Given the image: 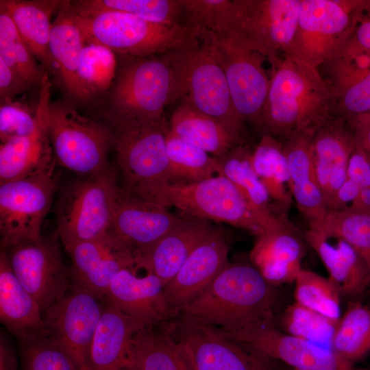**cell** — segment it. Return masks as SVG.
Segmentation results:
<instances>
[{
  "label": "cell",
  "instance_id": "obj_1",
  "mask_svg": "<svg viewBox=\"0 0 370 370\" xmlns=\"http://www.w3.org/2000/svg\"><path fill=\"white\" fill-rule=\"evenodd\" d=\"M335 98L317 68L284 57L273 70L262 112V136L282 143L333 117Z\"/></svg>",
  "mask_w": 370,
  "mask_h": 370
},
{
  "label": "cell",
  "instance_id": "obj_2",
  "mask_svg": "<svg viewBox=\"0 0 370 370\" xmlns=\"http://www.w3.org/2000/svg\"><path fill=\"white\" fill-rule=\"evenodd\" d=\"M254 266L228 264L177 312V319L225 332L273 320L275 295Z\"/></svg>",
  "mask_w": 370,
  "mask_h": 370
},
{
  "label": "cell",
  "instance_id": "obj_3",
  "mask_svg": "<svg viewBox=\"0 0 370 370\" xmlns=\"http://www.w3.org/2000/svg\"><path fill=\"white\" fill-rule=\"evenodd\" d=\"M144 201L175 207L190 217L230 224L256 237L293 225L288 219L258 212L236 186L220 174L190 184L164 183Z\"/></svg>",
  "mask_w": 370,
  "mask_h": 370
},
{
  "label": "cell",
  "instance_id": "obj_4",
  "mask_svg": "<svg viewBox=\"0 0 370 370\" xmlns=\"http://www.w3.org/2000/svg\"><path fill=\"white\" fill-rule=\"evenodd\" d=\"M71 10L85 43L102 45L117 55L143 58L164 54L196 42L202 32L184 24L151 23L120 11L77 13Z\"/></svg>",
  "mask_w": 370,
  "mask_h": 370
},
{
  "label": "cell",
  "instance_id": "obj_5",
  "mask_svg": "<svg viewBox=\"0 0 370 370\" xmlns=\"http://www.w3.org/2000/svg\"><path fill=\"white\" fill-rule=\"evenodd\" d=\"M118 56L105 119H163L164 108L177 100L175 72L169 52L143 58Z\"/></svg>",
  "mask_w": 370,
  "mask_h": 370
},
{
  "label": "cell",
  "instance_id": "obj_6",
  "mask_svg": "<svg viewBox=\"0 0 370 370\" xmlns=\"http://www.w3.org/2000/svg\"><path fill=\"white\" fill-rule=\"evenodd\" d=\"M106 121L113 131V147L123 181L121 188L143 201L155 188L169 182L167 123L164 118Z\"/></svg>",
  "mask_w": 370,
  "mask_h": 370
},
{
  "label": "cell",
  "instance_id": "obj_7",
  "mask_svg": "<svg viewBox=\"0 0 370 370\" xmlns=\"http://www.w3.org/2000/svg\"><path fill=\"white\" fill-rule=\"evenodd\" d=\"M169 53L177 100L217 120L244 140L245 123L235 110L224 71L201 35L196 42Z\"/></svg>",
  "mask_w": 370,
  "mask_h": 370
},
{
  "label": "cell",
  "instance_id": "obj_8",
  "mask_svg": "<svg viewBox=\"0 0 370 370\" xmlns=\"http://www.w3.org/2000/svg\"><path fill=\"white\" fill-rule=\"evenodd\" d=\"M370 1L300 0L298 25L284 57L318 68L341 55Z\"/></svg>",
  "mask_w": 370,
  "mask_h": 370
},
{
  "label": "cell",
  "instance_id": "obj_9",
  "mask_svg": "<svg viewBox=\"0 0 370 370\" xmlns=\"http://www.w3.org/2000/svg\"><path fill=\"white\" fill-rule=\"evenodd\" d=\"M116 169L72 181L62 190L56 206L57 236L64 247L94 239L110 228L121 186Z\"/></svg>",
  "mask_w": 370,
  "mask_h": 370
},
{
  "label": "cell",
  "instance_id": "obj_10",
  "mask_svg": "<svg viewBox=\"0 0 370 370\" xmlns=\"http://www.w3.org/2000/svg\"><path fill=\"white\" fill-rule=\"evenodd\" d=\"M47 132L56 163L82 177L110 166L114 134L108 124L80 114L72 102H49Z\"/></svg>",
  "mask_w": 370,
  "mask_h": 370
},
{
  "label": "cell",
  "instance_id": "obj_11",
  "mask_svg": "<svg viewBox=\"0 0 370 370\" xmlns=\"http://www.w3.org/2000/svg\"><path fill=\"white\" fill-rule=\"evenodd\" d=\"M201 37L224 71L238 116L262 134V112L271 82L263 67L267 58L231 32L202 30Z\"/></svg>",
  "mask_w": 370,
  "mask_h": 370
},
{
  "label": "cell",
  "instance_id": "obj_12",
  "mask_svg": "<svg viewBox=\"0 0 370 370\" xmlns=\"http://www.w3.org/2000/svg\"><path fill=\"white\" fill-rule=\"evenodd\" d=\"M189 370H272L271 358L217 328L177 319L166 324Z\"/></svg>",
  "mask_w": 370,
  "mask_h": 370
},
{
  "label": "cell",
  "instance_id": "obj_13",
  "mask_svg": "<svg viewBox=\"0 0 370 370\" xmlns=\"http://www.w3.org/2000/svg\"><path fill=\"white\" fill-rule=\"evenodd\" d=\"M56 181L53 171L0 184L1 249L41 237Z\"/></svg>",
  "mask_w": 370,
  "mask_h": 370
},
{
  "label": "cell",
  "instance_id": "obj_14",
  "mask_svg": "<svg viewBox=\"0 0 370 370\" xmlns=\"http://www.w3.org/2000/svg\"><path fill=\"white\" fill-rule=\"evenodd\" d=\"M300 0H238V19L233 31L263 55L274 70L295 38Z\"/></svg>",
  "mask_w": 370,
  "mask_h": 370
},
{
  "label": "cell",
  "instance_id": "obj_15",
  "mask_svg": "<svg viewBox=\"0 0 370 370\" xmlns=\"http://www.w3.org/2000/svg\"><path fill=\"white\" fill-rule=\"evenodd\" d=\"M5 251L14 273L38 302L44 316L65 295L71 284L70 270L64 264L58 241L41 236Z\"/></svg>",
  "mask_w": 370,
  "mask_h": 370
},
{
  "label": "cell",
  "instance_id": "obj_16",
  "mask_svg": "<svg viewBox=\"0 0 370 370\" xmlns=\"http://www.w3.org/2000/svg\"><path fill=\"white\" fill-rule=\"evenodd\" d=\"M104 301V299L71 282L65 295L44 314L49 336L66 351L79 370H86Z\"/></svg>",
  "mask_w": 370,
  "mask_h": 370
},
{
  "label": "cell",
  "instance_id": "obj_17",
  "mask_svg": "<svg viewBox=\"0 0 370 370\" xmlns=\"http://www.w3.org/2000/svg\"><path fill=\"white\" fill-rule=\"evenodd\" d=\"M221 332L295 370H364L355 369L352 362L332 349L280 330L275 327L273 320L256 323L234 332Z\"/></svg>",
  "mask_w": 370,
  "mask_h": 370
},
{
  "label": "cell",
  "instance_id": "obj_18",
  "mask_svg": "<svg viewBox=\"0 0 370 370\" xmlns=\"http://www.w3.org/2000/svg\"><path fill=\"white\" fill-rule=\"evenodd\" d=\"M64 249L71 260V282L102 299L119 271L137 269L132 250L110 231Z\"/></svg>",
  "mask_w": 370,
  "mask_h": 370
},
{
  "label": "cell",
  "instance_id": "obj_19",
  "mask_svg": "<svg viewBox=\"0 0 370 370\" xmlns=\"http://www.w3.org/2000/svg\"><path fill=\"white\" fill-rule=\"evenodd\" d=\"M51 86L47 73L40 84L39 122L34 132L1 143L0 184L54 171L56 162L47 126Z\"/></svg>",
  "mask_w": 370,
  "mask_h": 370
},
{
  "label": "cell",
  "instance_id": "obj_20",
  "mask_svg": "<svg viewBox=\"0 0 370 370\" xmlns=\"http://www.w3.org/2000/svg\"><path fill=\"white\" fill-rule=\"evenodd\" d=\"M184 219L169 212L166 208L132 197L121 188L109 231L132 250L136 258Z\"/></svg>",
  "mask_w": 370,
  "mask_h": 370
},
{
  "label": "cell",
  "instance_id": "obj_21",
  "mask_svg": "<svg viewBox=\"0 0 370 370\" xmlns=\"http://www.w3.org/2000/svg\"><path fill=\"white\" fill-rule=\"evenodd\" d=\"M135 269H124L112 280L104 299L141 327L169 323L175 316L169 305L164 285L149 273L139 277Z\"/></svg>",
  "mask_w": 370,
  "mask_h": 370
},
{
  "label": "cell",
  "instance_id": "obj_22",
  "mask_svg": "<svg viewBox=\"0 0 370 370\" xmlns=\"http://www.w3.org/2000/svg\"><path fill=\"white\" fill-rule=\"evenodd\" d=\"M229 245L223 230H214L194 249L175 277L164 286L175 316L202 292L229 264Z\"/></svg>",
  "mask_w": 370,
  "mask_h": 370
},
{
  "label": "cell",
  "instance_id": "obj_23",
  "mask_svg": "<svg viewBox=\"0 0 370 370\" xmlns=\"http://www.w3.org/2000/svg\"><path fill=\"white\" fill-rule=\"evenodd\" d=\"M354 141L349 120L334 116L312 133L311 151L315 175L328 204L347 179Z\"/></svg>",
  "mask_w": 370,
  "mask_h": 370
},
{
  "label": "cell",
  "instance_id": "obj_24",
  "mask_svg": "<svg viewBox=\"0 0 370 370\" xmlns=\"http://www.w3.org/2000/svg\"><path fill=\"white\" fill-rule=\"evenodd\" d=\"M214 227L210 221L184 217L148 251L135 258L136 268L155 275L165 286Z\"/></svg>",
  "mask_w": 370,
  "mask_h": 370
},
{
  "label": "cell",
  "instance_id": "obj_25",
  "mask_svg": "<svg viewBox=\"0 0 370 370\" xmlns=\"http://www.w3.org/2000/svg\"><path fill=\"white\" fill-rule=\"evenodd\" d=\"M0 319L19 342L49 335L39 304L16 277L3 249L0 252Z\"/></svg>",
  "mask_w": 370,
  "mask_h": 370
},
{
  "label": "cell",
  "instance_id": "obj_26",
  "mask_svg": "<svg viewBox=\"0 0 370 370\" xmlns=\"http://www.w3.org/2000/svg\"><path fill=\"white\" fill-rule=\"evenodd\" d=\"M143 328L105 301L90 345L86 370L129 368L132 338Z\"/></svg>",
  "mask_w": 370,
  "mask_h": 370
},
{
  "label": "cell",
  "instance_id": "obj_27",
  "mask_svg": "<svg viewBox=\"0 0 370 370\" xmlns=\"http://www.w3.org/2000/svg\"><path fill=\"white\" fill-rule=\"evenodd\" d=\"M70 1H64L51 23L49 51L53 75L69 101L84 102L77 78L79 57L85 45L73 18Z\"/></svg>",
  "mask_w": 370,
  "mask_h": 370
},
{
  "label": "cell",
  "instance_id": "obj_28",
  "mask_svg": "<svg viewBox=\"0 0 370 370\" xmlns=\"http://www.w3.org/2000/svg\"><path fill=\"white\" fill-rule=\"evenodd\" d=\"M303 244L294 226L258 236L250 258L264 280L271 285L295 282L302 269Z\"/></svg>",
  "mask_w": 370,
  "mask_h": 370
},
{
  "label": "cell",
  "instance_id": "obj_29",
  "mask_svg": "<svg viewBox=\"0 0 370 370\" xmlns=\"http://www.w3.org/2000/svg\"><path fill=\"white\" fill-rule=\"evenodd\" d=\"M305 237L316 251L326 269L329 279L340 293H362L370 284V273L354 249L344 240L308 228Z\"/></svg>",
  "mask_w": 370,
  "mask_h": 370
},
{
  "label": "cell",
  "instance_id": "obj_30",
  "mask_svg": "<svg viewBox=\"0 0 370 370\" xmlns=\"http://www.w3.org/2000/svg\"><path fill=\"white\" fill-rule=\"evenodd\" d=\"M64 1L1 0L0 8L10 16L35 58L47 72L53 74V62L49 51L52 14Z\"/></svg>",
  "mask_w": 370,
  "mask_h": 370
},
{
  "label": "cell",
  "instance_id": "obj_31",
  "mask_svg": "<svg viewBox=\"0 0 370 370\" xmlns=\"http://www.w3.org/2000/svg\"><path fill=\"white\" fill-rule=\"evenodd\" d=\"M169 127L180 138L215 157L244 144L217 120L185 103L174 110Z\"/></svg>",
  "mask_w": 370,
  "mask_h": 370
},
{
  "label": "cell",
  "instance_id": "obj_32",
  "mask_svg": "<svg viewBox=\"0 0 370 370\" xmlns=\"http://www.w3.org/2000/svg\"><path fill=\"white\" fill-rule=\"evenodd\" d=\"M251 151L242 144L217 157L218 174L232 182L251 206L260 214L269 218H287L284 210L271 204L272 200L266 188L253 168Z\"/></svg>",
  "mask_w": 370,
  "mask_h": 370
},
{
  "label": "cell",
  "instance_id": "obj_33",
  "mask_svg": "<svg viewBox=\"0 0 370 370\" xmlns=\"http://www.w3.org/2000/svg\"><path fill=\"white\" fill-rule=\"evenodd\" d=\"M129 368L189 370L166 323L137 331L131 341Z\"/></svg>",
  "mask_w": 370,
  "mask_h": 370
},
{
  "label": "cell",
  "instance_id": "obj_34",
  "mask_svg": "<svg viewBox=\"0 0 370 370\" xmlns=\"http://www.w3.org/2000/svg\"><path fill=\"white\" fill-rule=\"evenodd\" d=\"M251 160L272 201L286 211L293 200L282 143L270 135H262L251 151Z\"/></svg>",
  "mask_w": 370,
  "mask_h": 370
},
{
  "label": "cell",
  "instance_id": "obj_35",
  "mask_svg": "<svg viewBox=\"0 0 370 370\" xmlns=\"http://www.w3.org/2000/svg\"><path fill=\"white\" fill-rule=\"evenodd\" d=\"M169 183L190 184L218 174V160L205 151L180 138L167 130Z\"/></svg>",
  "mask_w": 370,
  "mask_h": 370
},
{
  "label": "cell",
  "instance_id": "obj_36",
  "mask_svg": "<svg viewBox=\"0 0 370 370\" xmlns=\"http://www.w3.org/2000/svg\"><path fill=\"white\" fill-rule=\"evenodd\" d=\"M71 8L77 13L116 10L151 23L167 25L184 24L181 0H82L71 1Z\"/></svg>",
  "mask_w": 370,
  "mask_h": 370
},
{
  "label": "cell",
  "instance_id": "obj_37",
  "mask_svg": "<svg viewBox=\"0 0 370 370\" xmlns=\"http://www.w3.org/2000/svg\"><path fill=\"white\" fill-rule=\"evenodd\" d=\"M0 58L31 86L40 84L47 71L37 62L8 13L0 8Z\"/></svg>",
  "mask_w": 370,
  "mask_h": 370
},
{
  "label": "cell",
  "instance_id": "obj_38",
  "mask_svg": "<svg viewBox=\"0 0 370 370\" xmlns=\"http://www.w3.org/2000/svg\"><path fill=\"white\" fill-rule=\"evenodd\" d=\"M330 345L351 362L370 350V308L350 303L336 324Z\"/></svg>",
  "mask_w": 370,
  "mask_h": 370
},
{
  "label": "cell",
  "instance_id": "obj_39",
  "mask_svg": "<svg viewBox=\"0 0 370 370\" xmlns=\"http://www.w3.org/2000/svg\"><path fill=\"white\" fill-rule=\"evenodd\" d=\"M117 60L115 53L99 45H84L77 71L84 102L108 90L114 79Z\"/></svg>",
  "mask_w": 370,
  "mask_h": 370
},
{
  "label": "cell",
  "instance_id": "obj_40",
  "mask_svg": "<svg viewBox=\"0 0 370 370\" xmlns=\"http://www.w3.org/2000/svg\"><path fill=\"white\" fill-rule=\"evenodd\" d=\"M312 230L346 241L354 248L370 273L369 214L349 208L328 210L321 225Z\"/></svg>",
  "mask_w": 370,
  "mask_h": 370
},
{
  "label": "cell",
  "instance_id": "obj_41",
  "mask_svg": "<svg viewBox=\"0 0 370 370\" xmlns=\"http://www.w3.org/2000/svg\"><path fill=\"white\" fill-rule=\"evenodd\" d=\"M295 283V302L338 323L340 292L329 278L302 269Z\"/></svg>",
  "mask_w": 370,
  "mask_h": 370
},
{
  "label": "cell",
  "instance_id": "obj_42",
  "mask_svg": "<svg viewBox=\"0 0 370 370\" xmlns=\"http://www.w3.org/2000/svg\"><path fill=\"white\" fill-rule=\"evenodd\" d=\"M184 23L214 32H232L238 18V0H181Z\"/></svg>",
  "mask_w": 370,
  "mask_h": 370
},
{
  "label": "cell",
  "instance_id": "obj_43",
  "mask_svg": "<svg viewBox=\"0 0 370 370\" xmlns=\"http://www.w3.org/2000/svg\"><path fill=\"white\" fill-rule=\"evenodd\" d=\"M336 324L297 302L285 310L281 319L285 333L315 343L330 344Z\"/></svg>",
  "mask_w": 370,
  "mask_h": 370
},
{
  "label": "cell",
  "instance_id": "obj_44",
  "mask_svg": "<svg viewBox=\"0 0 370 370\" xmlns=\"http://www.w3.org/2000/svg\"><path fill=\"white\" fill-rule=\"evenodd\" d=\"M19 343L22 370H79L66 351L49 335Z\"/></svg>",
  "mask_w": 370,
  "mask_h": 370
},
{
  "label": "cell",
  "instance_id": "obj_45",
  "mask_svg": "<svg viewBox=\"0 0 370 370\" xmlns=\"http://www.w3.org/2000/svg\"><path fill=\"white\" fill-rule=\"evenodd\" d=\"M39 115L25 103L8 99L0 105L1 143L32 134L38 126Z\"/></svg>",
  "mask_w": 370,
  "mask_h": 370
},
{
  "label": "cell",
  "instance_id": "obj_46",
  "mask_svg": "<svg viewBox=\"0 0 370 370\" xmlns=\"http://www.w3.org/2000/svg\"><path fill=\"white\" fill-rule=\"evenodd\" d=\"M365 114H370V72L336 97L333 117L349 120Z\"/></svg>",
  "mask_w": 370,
  "mask_h": 370
},
{
  "label": "cell",
  "instance_id": "obj_47",
  "mask_svg": "<svg viewBox=\"0 0 370 370\" xmlns=\"http://www.w3.org/2000/svg\"><path fill=\"white\" fill-rule=\"evenodd\" d=\"M347 178L360 189L370 187V162L365 153L355 145L349 158Z\"/></svg>",
  "mask_w": 370,
  "mask_h": 370
},
{
  "label": "cell",
  "instance_id": "obj_48",
  "mask_svg": "<svg viewBox=\"0 0 370 370\" xmlns=\"http://www.w3.org/2000/svg\"><path fill=\"white\" fill-rule=\"evenodd\" d=\"M31 86L16 75L0 58V101L14 100V97L27 90Z\"/></svg>",
  "mask_w": 370,
  "mask_h": 370
},
{
  "label": "cell",
  "instance_id": "obj_49",
  "mask_svg": "<svg viewBox=\"0 0 370 370\" xmlns=\"http://www.w3.org/2000/svg\"><path fill=\"white\" fill-rule=\"evenodd\" d=\"M354 145L361 150L370 162V114L349 119Z\"/></svg>",
  "mask_w": 370,
  "mask_h": 370
},
{
  "label": "cell",
  "instance_id": "obj_50",
  "mask_svg": "<svg viewBox=\"0 0 370 370\" xmlns=\"http://www.w3.org/2000/svg\"><path fill=\"white\" fill-rule=\"evenodd\" d=\"M360 188L349 179L338 189L328 205V210H341L348 208L358 196Z\"/></svg>",
  "mask_w": 370,
  "mask_h": 370
},
{
  "label": "cell",
  "instance_id": "obj_51",
  "mask_svg": "<svg viewBox=\"0 0 370 370\" xmlns=\"http://www.w3.org/2000/svg\"><path fill=\"white\" fill-rule=\"evenodd\" d=\"M0 370H18L16 352L2 334L0 339Z\"/></svg>",
  "mask_w": 370,
  "mask_h": 370
},
{
  "label": "cell",
  "instance_id": "obj_52",
  "mask_svg": "<svg viewBox=\"0 0 370 370\" xmlns=\"http://www.w3.org/2000/svg\"><path fill=\"white\" fill-rule=\"evenodd\" d=\"M352 40L360 48L370 53V18L362 19L358 24Z\"/></svg>",
  "mask_w": 370,
  "mask_h": 370
},
{
  "label": "cell",
  "instance_id": "obj_53",
  "mask_svg": "<svg viewBox=\"0 0 370 370\" xmlns=\"http://www.w3.org/2000/svg\"><path fill=\"white\" fill-rule=\"evenodd\" d=\"M348 208L370 214V187L361 188L358 196Z\"/></svg>",
  "mask_w": 370,
  "mask_h": 370
},
{
  "label": "cell",
  "instance_id": "obj_54",
  "mask_svg": "<svg viewBox=\"0 0 370 370\" xmlns=\"http://www.w3.org/2000/svg\"><path fill=\"white\" fill-rule=\"evenodd\" d=\"M123 370H134V369H131V368H126V369H123Z\"/></svg>",
  "mask_w": 370,
  "mask_h": 370
},
{
  "label": "cell",
  "instance_id": "obj_55",
  "mask_svg": "<svg viewBox=\"0 0 370 370\" xmlns=\"http://www.w3.org/2000/svg\"><path fill=\"white\" fill-rule=\"evenodd\" d=\"M291 370H295V369H291Z\"/></svg>",
  "mask_w": 370,
  "mask_h": 370
},
{
  "label": "cell",
  "instance_id": "obj_56",
  "mask_svg": "<svg viewBox=\"0 0 370 370\" xmlns=\"http://www.w3.org/2000/svg\"><path fill=\"white\" fill-rule=\"evenodd\" d=\"M369 370H370V369H369Z\"/></svg>",
  "mask_w": 370,
  "mask_h": 370
}]
</instances>
